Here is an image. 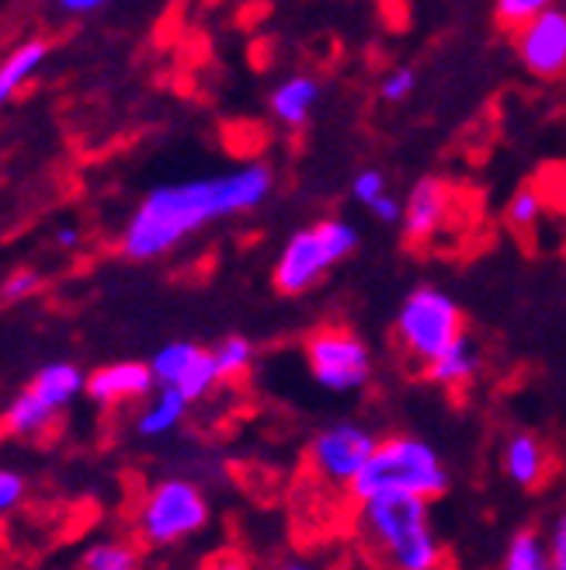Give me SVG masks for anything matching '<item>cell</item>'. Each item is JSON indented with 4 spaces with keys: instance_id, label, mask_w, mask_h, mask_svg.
Wrapping results in <instances>:
<instances>
[{
    "instance_id": "cell-10",
    "label": "cell",
    "mask_w": 566,
    "mask_h": 570,
    "mask_svg": "<svg viewBox=\"0 0 566 570\" xmlns=\"http://www.w3.org/2000/svg\"><path fill=\"white\" fill-rule=\"evenodd\" d=\"M518 63L539 80H556L566 73V11L549 8L515 32Z\"/></svg>"
},
{
    "instance_id": "cell-16",
    "label": "cell",
    "mask_w": 566,
    "mask_h": 570,
    "mask_svg": "<svg viewBox=\"0 0 566 570\" xmlns=\"http://www.w3.org/2000/svg\"><path fill=\"white\" fill-rule=\"evenodd\" d=\"M28 390H32L42 404H49L56 414H60L67 404H73L77 396L88 390V376H83L73 362H49V365L39 368Z\"/></svg>"
},
{
    "instance_id": "cell-1",
    "label": "cell",
    "mask_w": 566,
    "mask_h": 570,
    "mask_svg": "<svg viewBox=\"0 0 566 570\" xmlns=\"http://www.w3.org/2000/svg\"><path fill=\"white\" fill-rule=\"evenodd\" d=\"M271 170L265 164H244L216 178L160 185L129 216L122 254L132 262H153L191 234L206 230L209 223L258 209L271 195Z\"/></svg>"
},
{
    "instance_id": "cell-26",
    "label": "cell",
    "mask_w": 566,
    "mask_h": 570,
    "mask_svg": "<svg viewBox=\"0 0 566 570\" xmlns=\"http://www.w3.org/2000/svg\"><path fill=\"white\" fill-rule=\"evenodd\" d=\"M351 195H355V203L373 206L379 195H386V175H383V170H376V167L358 170L355 181H351Z\"/></svg>"
},
{
    "instance_id": "cell-14",
    "label": "cell",
    "mask_w": 566,
    "mask_h": 570,
    "mask_svg": "<svg viewBox=\"0 0 566 570\" xmlns=\"http://www.w3.org/2000/svg\"><path fill=\"white\" fill-rule=\"evenodd\" d=\"M479 368H484V352H479V345L469 334H459L438 358L424 365V373L445 390H463L479 376Z\"/></svg>"
},
{
    "instance_id": "cell-9",
    "label": "cell",
    "mask_w": 566,
    "mask_h": 570,
    "mask_svg": "<svg viewBox=\"0 0 566 570\" xmlns=\"http://www.w3.org/2000/svg\"><path fill=\"white\" fill-rule=\"evenodd\" d=\"M150 368H153L157 386H171V390H178L188 404L202 401V396L212 393V386L219 383L212 352L191 345V341H171V345H163V348L150 358Z\"/></svg>"
},
{
    "instance_id": "cell-11",
    "label": "cell",
    "mask_w": 566,
    "mask_h": 570,
    "mask_svg": "<svg viewBox=\"0 0 566 570\" xmlns=\"http://www.w3.org/2000/svg\"><path fill=\"white\" fill-rule=\"evenodd\" d=\"M157 386L150 362H116L101 365L98 373L88 376V396L101 407H116L129 401H143Z\"/></svg>"
},
{
    "instance_id": "cell-4",
    "label": "cell",
    "mask_w": 566,
    "mask_h": 570,
    "mask_svg": "<svg viewBox=\"0 0 566 570\" xmlns=\"http://www.w3.org/2000/svg\"><path fill=\"white\" fill-rule=\"evenodd\" d=\"M358 247V230L345 219H320L292 234L275 262V289L281 296H299Z\"/></svg>"
},
{
    "instance_id": "cell-21",
    "label": "cell",
    "mask_w": 566,
    "mask_h": 570,
    "mask_svg": "<svg viewBox=\"0 0 566 570\" xmlns=\"http://www.w3.org/2000/svg\"><path fill=\"white\" fill-rule=\"evenodd\" d=\"M80 570H143V560L122 539H98L83 550Z\"/></svg>"
},
{
    "instance_id": "cell-31",
    "label": "cell",
    "mask_w": 566,
    "mask_h": 570,
    "mask_svg": "<svg viewBox=\"0 0 566 570\" xmlns=\"http://www.w3.org/2000/svg\"><path fill=\"white\" fill-rule=\"evenodd\" d=\"M202 570H254V567H250V560H247L244 553H237V550H219V553H212V557L202 563Z\"/></svg>"
},
{
    "instance_id": "cell-17",
    "label": "cell",
    "mask_w": 566,
    "mask_h": 570,
    "mask_svg": "<svg viewBox=\"0 0 566 570\" xmlns=\"http://www.w3.org/2000/svg\"><path fill=\"white\" fill-rule=\"evenodd\" d=\"M46 60H49L46 39H28L0 60V108H4L24 88V83L42 70Z\"/></svg>"
},
{
    "instance_id": "cell-5",
    "label": "cell",
    "mask_w": 566,
    "mask_h": 570,
    "mask_svg": "<svg viewBox=\"0 0 566 570\" xmlns=\"http://www.w3.org/2000/svg\"><path fill=\"white\" fill-rule=\"evenodd\" d=\"M459 334H466L463 309L445 289H435V285L410 289L400 303V313H396V337H400L404 352L420 365L438 358Z\"/></svg>"
},
{
    "instance_id": "cell-22",
    "label": "cell",
    "mask_w": 566,
    "mask_h": 570,
    "mask_svg": "<svg viewBox=\"0 0 566 570\" xmlns=\"http://www.w3.org/2000/svg\"><path fill=\"white\" fill-rule=\"evenodd\" d=\"M212 362H216L219 380H237V376H244L247 368L254 365V345H250L247 337H240V334H230V337H222L219 345L212 348Z\"/></svg>"
},
{
    "instance_id": "cell-18",
    "label": "cell",
    "mask_w": 566,
    "mask_h": 570,
    "mask_svg": "<svg viewBox=\"0 0 566 570\" xmlns=\"http://www.w3.org/2000/svg\"><path fill=\"white\" fill-rule=\"evenodd\" d=\"M188 414V401L171 390V386H157V393L147 401V407L139 411L136 417V432L143 439H160V435H171L175 428L185 421Z\"/></svg>"
},
{
    "instance_id": "cell-3",
    "label": "cell",
    "mask_w": 566,
    "mask_h": 570,
    "mask_svg": "<svg viewBox=\"0 0 566 570\" xmlns=\"http://www.w3.org/2000/svg\"><path fill=\"white\" fill-rule=\"evenodd\" d=\"M448 466L441 452L417 435H386L376 442L369 463L351 483L355 501L373 494H410L435 501L448 491Z\"/></svg>"
},
{
    "instance_id": "cell-29",
    "label": "cell",
    "mask_w": 566,
    "mask_h": 570,
    "mask_svg": "<svg viewBox=\"0 0 566 570\" xmlns=\"http://www.w3.org/2000/svg\"><path fill=\"white\" fill-rule=\"evenodd\" d=\"M546 547H549V560L553 570H566V511H559L556 522L546 532Z\"/></svg>"
},
{
    "instance_id": "cell-8",
    "label": "cell",
    "mask_w": 566,
    "mask_h": 570,
    "mask_svg": "<svg viewBox=\"0 0 566 570\" xmlns=\"http://www.w3.org/2000/svg\"><path fill=\"white\" fill-rule=\"evenodd\" d=\"M376 442L379 439L373 435V428L358 421H334L320 428L314 442H309V466L330 488L351 491V483L361 473V466L369 463Z\"/></svg>"
},
{
    "instance_id": "cell-7",
    "label": "cell",
    "mask_w": 566,
    "mask_h": 570,
    "mask_svg": "<svg viewBox=\"0 0 566 570\" xmlns=\"http://www.w3.org/2000/svg\"><path fill=\"white\" fill-rule=\"evenodd\" d=\"M306 365L327 393H355L373 380V352L348 327H320L309 334Z\"/></svg>"
},
{
    "instance_id": "cell-20",
    "label": "cell",
    "mask_w": 566,
    "mask_h": 570,
    "mask_svg": "<svg viewBox=\"0 0 566 570\" xmlns=\"http://www.w3.org/2000/svg\"><path fill=\"white\" fill-rule=\"evenodd\" d=\"M500 570H553L546 535L535 529H518L512 539H507Z\"/></svg>"
},
{
    "instance_id": "cell-2",
    "label": "cell",
    "mask_w": 566,
    "mask_h": 570,
    "mask_svg": "<svg viewBox=\"0 0 566 570\" xmlns=\"http://www.w3.org/2000/svg\"><path fill=\"white\" fill-rule=\"evenodd\" d=\"M358 532L389 570H438L441 539L431 501L410 494H373L358 501Z\"/></svg>"
},
{
    "instance_id": "cell-24",
    "label": "cell",
    "mask_w": 566,
    "mask_h": 570,
    "mask_svg": "<svg viewBox=\"0 0 566 570\" xmlns=\"http://www.w3.org/2000/svg\"><path fill=\"white\" fill-rule=\"evenodd\" d=\"M549 8H556V0H497V4H494V18H497V24L518 32L522 24H528L532 18H539Z\"/></svg>"
},
{
    "instance_id": "cell-23",
    "label": "cell",
    "mask_w": 566,
    "mask_h": 570,
    "mask_svg": "<svg viewBox=\"0 0 566 570\" xmlns=\"http://www.w3.org/2000/svg\"><path fill=\"white\" fill-rule=\"evenodd\" d=\"M543 213H546L543 191L532 185H522L512 195V203H507V223H512V230H518V234H528L532 226L543 219Z\"/></svg>"
},
{
    "instance_id": "cell-34",
    "label": "cell",
    "mask_w": 566,
    "mask_h": 570,
    "mask_svg": "<svg viewBox=\"0 0 566 570\" xmlns=\"http://www.w3.org/2000/svg\"><path fill=\"white\" fill-rule=\"evenodd\" d=\"M278 570H314L309 563H302V560H289V563H281Z\"/></svg>"
},
{
    "instance_id": "cell-30",
    "label": "cell",
    "mask_w": 566,
    "mask_h": 570,
    "mask_svg": "<svg viewBox=\"0 0 566 570\" xmlns=\"http://www.w3.org/2000/svg\"><path fill=\"white\" fill-rule=\"evenodd\" d=\"M369 213H373V216H376L379 223H386V226H396V223H404V203H400V198H393L389 191L376 198V203L369 206Z\"/></svg>"
},
{
    "instance_id": "cell-6",
    "label": "cell",
    "mask_w": 566,
    "mask_h": 570,
    "mask_svg": "<svg viewBox=\"0 0 566 570\" xmlns=\"http://www.w3.org/2000/svg\"><path fill=\"white\" fill-rule=\"evenodd\" d=\"M209 525V501L202 488L185 476H167L153 483L143 508H139L136 529L150 547H175Z\"/></svg>"
},
{
    "instance_id": "cell-33",
    "label": "cell",
    "mask_w": 566,
    "mask_h": 570,
    "mask_svg": "<svg viewBox=\"0 0 566 570\" xmlns=\"http://www.w3.org/2000/svg\"><path fill=\"white\" fill-rule=\"evenodd\" d=\"M56 244H60L63 250H73L80 244V230L77 226H60V230H56Z\"/></svg>"
},
{
    "instance_id": "cell-27",
    "label": "cell",
    "mask_w": 566,
    "mask_h": 570,
    "mask_svg": "<svg viewBox=\"0 0 566 570\" xmlns=\"http://www.w3.org/2000/svg\"><path fill=\"white\" fill-rule=\"evenodd\" d=\"M24 491H28V483L18 470H0V515L14 511L21 504Z\"/></svg>"
},
{
    "instance_id": "cell-32",
    "label": "cell",
    "mask_w": 566,
    "mask_h": 570,
    "mask_svg": "<svg viewBox=\"0 0 566 570\" xmlns=\"http://www.w3.org/2000/svg\"><path fill=\"white\" fill-rule=\"evenodd\" d=\"M60 4V11L67 14H91V11H101L105 4H111V0H56Z\"/></svg>"
},
{
    "instance_id": "cell-15",
    "label": "cell",
    "mask_w": 566,
    "mask_h": 570,
    "mask_svg": "<svg viewBox=\"0 0 566 570\" xmlns=\"http://www.w3.org/2000/svg\"><path fill=\"white\" fill-rule=\"evenodd\" d=\"M320 101V80L317 77H306V73H296V77H286L271 91V116L281 122V126H302L309 119V111L317 108Z\"/></svg>"
},
{
    "instance_id": "cell-12",
    "label": "cell",
    "mask_w": 566,
    "mask_h": 570,
    "mask_svg": "<svg viewBox=\"0 0 566 570\" xmlns=\"http://www.w3.org/2000/svg\"><path fill=\"white\" fill-rule=\"evenodd\" d=\"M451 209V188L441 178H420L404 203V237L410 244L431 240Z\"/></svg>"
},
{
    "instance_id": "cell-28",
    "label": "cell",
    "mask_w": 566,
    "mask_h": 570,
    "mask_svg": "<svg viewBox=\"0 0 566 570\" xmlns=\"http://www.w3.org/2000/svg\"><path fill=\"white\" fill-rule=\"evenodd\" d=\"M36 289H39V275H36V272H28V268H21V272L8 275V282L0 285V296H4L8 303H18V299H24V296H32Z\"/></svg>"
},
{
    "instance_id": "cell-25",
    "label": "cell",
    "mask_w": 566,
    "mask_h": 570,
    "mask_svg": "<svg viewBox=\"0 0 566 570\" xmlns=\"http://www.w3.org/2000/svg\"><path fill=\"white\" fill-rule=\"evenodd\" d=\"M414 88H417V73L410 67H396L379 80V98L386 105H400L414 95Z\"/></svg>"
},
{
    "instance_id": "cell-13",
    "label": "cell",
    "mask_w": 566,
    "mask_h": 570,
    "mask_svg": "<svg viewBox=\"0 0 566 570\" xmlns=\"http://www.w3.org/2000/svg\"><path fill=\"white\" fill-rule=\"evenodd\" d=\"M500 470L522 491L539 488L549 473V452H546L543 439L532 435V432L507 435V442L500 449Z\"/></svg>"
},
{
    "instance_id": "cell-19",
    "label": "cell",
    "mask_w": 566,
    "mask_h": 570,
    "mask_svg": "<svg viewBox=\"0 0 566 570\" xmlns=\"http://www.w3.org/2000/svg\"><path fill=\"white\" fill-rule=\"evenodd\" d=\"M52 417H56V411L49 404H42L32 390H21L4 411V428L18 439H32L39 432H46V428L52 424Z\"/></svg>"
}]
</instances>
